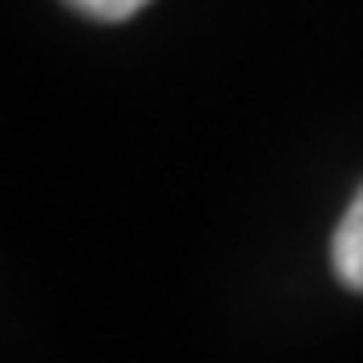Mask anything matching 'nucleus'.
<instances>
[{"label":"nucleus","mask_w":363,"mask_h":363,"mask_svg":"<svg viewBox=\"0 0 363 363\" xmlns=\"http://www.w3.org/2000/svg\"><path fill=\"white\" fill-rule=\"evenodd\" d=\"M331 267L347 291L363 295V186L355 190L347 214L339 218L335 234H331Z\"/></svg>","instance_id":"f257e3e1"},{"label":"nucleus","mask_w":363,"mask_h":363,"mask_svg":"<svg viewBox=\"0 0 363 363\" xmlns=\"http://www.w3.org/2000/svg\"><path fill=\"white\" fill-rule=\"evenodd\" d=\"M65 4H73L77 13L93 16V21H130L150 0H65Z\"/></svg>","instance_id":"f03ea898"}]
</instances>
